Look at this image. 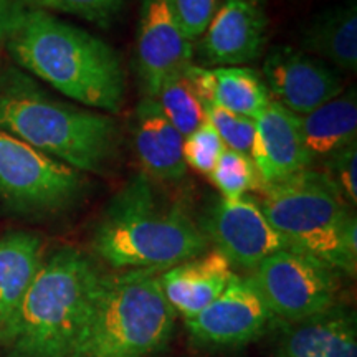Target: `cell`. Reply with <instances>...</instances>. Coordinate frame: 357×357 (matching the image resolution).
I'll use <instances>...</instances> for the list:
<instances>
[{
  "label": "cell",
  "mask_w": 357,
  "mask_h": 357,
  "mask_svg": "<svg viewBox=\"0 0 357 357\" xmlns=\"http://www.w3.org/2000/svg\"><path fill=\"white\" fill-rule=\"evenodd\" d=\"M281 324L275 357H357L356 318L344 307Z\"/></svg>",
  "instance_id": "2e32d148"
},
{
  "label": "cell",
  "mask_w": 357,
  "mask_h": 357,
  "mask_svg": "<svg viewBox=\"0 0 357 357\" xmlns=\"http://www.w3.org/2000/svg\"><path fill=\"white\" fill-rule=\"evenodd\" d=\"M303 144L311 164L339 153L357 136L356 89L341 93L311 113L300 116Z\"/></svg>",
  "instance_id": "d6986e66"
},
{
  "label": "cell",
  "mask_w": 357,
  "mask_h": 357,
  "mask_svg": "<svg viewBox=\"0 0 357 357\" xmlns=\"http://www.w3.org/2000/svg\"><path fill=\"white\" fill-rule=\"evenodd\" d=\"M326 177L331 181V184L336 187L342 199L349 205H356L357 202V142H352L339 153L333 154L331 158L324 160Z\"/></svg>",
  "instance_id": "4316f807"
},
{
  "label": "cell",
  "mask_w": 357,
  "mask_h": 357,
  "mask_svg": "<svg viewBox=\"0 0 357 357\" xmlns=\"http://www.w3.org/2000/svg\"><path fill=\"white\" fill-rule=\"evenodd\" d=\"M25 12L24 0H0V45L7 42Z\"/></svg>",
  "instance_id": "f1b7e54d"
},
{
  "label": "cell",
  "mask_w": 357,
  "mask_h": 357,
  "mask_svg": "<svg viewBox=\"0 0 357 357\" xmlns=\"http://www.w3.org/2000/svg\"><path fill=\"white\" fill-rule=\"evenodd\" d=\"M223 151L225 144L208 121L195 129L190 136L184 137V146H182L185 166L204 176H211Z\"/></svg>",
  "instance_id": "484cf974"
},
{
  "label": "cell",
  "mask_w": 357,
  "mask_h": 357,
  "mask_svg": "<svg viewBox=\"0 0 357 357\" xmlns=\"http://www.w3.org/2000/svg\"><path fill=\"white\" fill-rule=\"evenodd\" d=\"M153 100L182 137L190 136L207 121L202 101L190 86L184 70L160 84Z\"/></svg>",
  "instance_id": "7402d4cb"
},
{
  "label": "cell",
  "mask_w": 357,
  "mask_h": 357,
  "mask_svg": "<svg viewBox=\"0 0 357 357\" xmlns=\"http://www.w3.org/2000/svg\"><path fill=\"white\" fill-rule=\"evenodd\" d=\"M234 266L217 248L182 261L159 273L164 296L182 319H192L220 296L230 280Z\"/></svg>",
  "instance_id": "9a60e30c"
},
{
  "label": "cell",
  "mask_w": 357,
  "mask_h": 357,
  "mask_svg": "<svg viewBox=\"0 0 357 357\" xmlns=\"http://www.w3.org/2000/svg\"><path fill=\"white\" fill-rule=\"evenodd\" d=\"M42 263V236L25 230H10L0 235V342Z\"/></svg>",
  "instance_id": "ac0fdd59"
},
{
  "label": "cell",
  "mask_w": 357,
  "mask_h": 357,
  "mask_svg": "<svg viewBox=\"0 0 357 357\" xmlns=\"http://www.w3.org/2000/svg\"><path fill=\"white\" fill-rule=\"evenodd\" d=\"M208 177L223 199H240L250 192H260L263 187L252 158L227 147Z\"/></svg>",
  "instance_id": "603a6c76"
},
{
  "label": "cell",
  "mask_w": 357,
  "mask_h": 357,
  "mask_svg": "<svg viewBox=\"0 0 357 357\" xmlns=\"http://www.w3.org/2000/svg\"><path fill=\"white\" fill-rule=\"evenodd\" d=\"M250 276L281 323H298L337 306V271L298 250L273 253Z\"/></svg>",
  "instance_id": "ba28073f"
},
{
  "label": "cell",
  "mask_w": 357,
  "mask_h": 357,
  "mask_svg": "<svg viewBox=\"0 0 357 357\" xmlns=\"http://www.w3.org/2000/svg\"><path fill=\"white\" fill-rule=\"evenodd\" d=\"M159 270L102 275L75 357H151L171 342L176 311Z\"/></svg>",
  "instance_id": "5b68a950"
},
{
  "label": "cell",
  "mask_w": 357,
  "mask_h": 357,
  "mask_svg": "<svg viewBox=\"0 0 357 357\" xmlns=\"http://www.w3.org/2000/svg\"><path fill=\"white\" fill-rule=\"evenodd\" d=\"M91 245L116 270L164 271L202 255L211 243L189 212L141 172L106 207Z\"/></svg>",
  "instance_id": "7a4b0ae2"
},
{
  "label": "cell",
  "mask_w": 357,
  "mask_h": 357,
  "mask_svg": "<svg viewBox=\"0 0 357 357\" xmlns=\"http://www.w3.org/2000/svg\"><path fill=\"white\" fill-rule=\"evenodd\" d=\"M83 172L0 128V204L25 217L68 211L84 194Z\"/></svg>",
  "instance_id": "52a82bcc"
},
{
  "label": "cell",
  "mask_w": 357,
  "mask_h": 357,
  "mask_svg": "<svg viewBox=\"0 0 357 357\" xmlns=\"http://www.w3.org/2000/svg\"><path fill=\"white\" fill-rule=\"evenodd\" d=\"M275 321L252 276L234 275L220 296L184 324L195 344L234 349L255 341Z\"/></svg>",
  "instance_id": "9c48e42d"
},
{
  "label": "cell",
  "mask_w": 357,
  "mask_h": 357,
  "mask_svg": "<svg viewBox=\"0 0 357 357\" xmlns=\"http://www.w3.org/2000/svg\"><path fill=\"white\" fill-rule=\"evenodd\" d=\"M6 43L17 63L61 95L95 111H121L126 75L118 53L101 38L33 8Z\"/></svg>",
  "instance_id": "6da1fadb"
},
{
  "label": "cell",
  "mask_w": 357,
  "mask_h": 357,
  "mask_svg": "<svg viewBox=\"0 0 357 357\" xmlns=\"http://www.w3.org/2000/svg\"><path fill=\"white\" fill-rule=\"evenodd\" d=\"M307 55L331 61L347 71L357 68V10L356 3L329 8L319 13L303 33Z\"/></svg>",
  "instance_id": "ffe728a7"
},
{
  "label": "cell",
  "mask_w": 357,
  "mask_h": 357,
  "mask_svg": "<svg viewBox=\"0 0 357 357\" xmlns=\"http://www.w3.org/2000/svg\"><path fill=\"white\" fill-rule=\"evenodd\" d=\"M172 10L185 37L194 42L202 37L222 0H171Z\"/></svg>",
  "instance_id": "83f0119b"
},
{
  "label": "cell",
  "mask_w": 357,
  "mask_h": 357,
  "mask_svg": "<svg viewBox=\"0 0 357 357\" xmlns=\"http://www.w3.org/2000/svg\"><path fill=\"white\" fill-rule=\"evenodd\" d=\"M35 10H55L108 26L119 15L124 0H24Z\"/></svg>",
  "instance_id": "d4e9b609"
},
{
  "label": "cell",
  "mask_w": 357,
  "mask_h": 357,
  "mask_svg": "<svg viewBox=\"0 0 357 357\" xmlns=\"http://www.w3.org/2000/svg\"><path fill=\"white\" fill-rule=\"evenodd\" d=\"M132 142L144 174L149 177L178 181L185 176L184 137L167 121L153 98L146 96L134 109Z\"/></svg>",
  "instance_id": "e0dca14e"
},
{
  "label": "cell",
  "mask_w": 357,
  "mask_h": 357,
  "mask_svg": "<svg viewBox=\"0 0 357 357\" xmlns=\"http://www.w3.org/2000/svg\"><path fill=\"white\" fill-rule=\"evenodd\" d=\"M258 204L293 250L323 261L337 273H356V217L323 172L305 169L263 185Z\"/></svg>",
  "instance_id": "8992f818"
},
{
  "label": "cell",
  "mask_w": 357,
  "mask_h": 357,
  "mask_svg": "<svg viewBox=\"0 0 357 357\" xmlns=\"http://www.w3.org/2000/svg\"><path fill=\"white\" fill-rule=\"evenodd\" d=\"M266 29L261 6L250 0H223L200 38V58L215 68L252 63L261 55Z\"/></svg>",
  "instance_id": "4fadbf2b"
},
{
  "label": "cell",
  "mask_w": 357,
  "mask_h": 357,
  "mask_svg": "<svg viewBox=\"0 0 357 357\" xmlns=\"http://www.w3.org/2000/svg\"><path fill=\"white\" fill-rule=\"evenodd\" d=\"M250 2L257 3V6H261V3H263V2H265V0H250Z\"/></svg>",
  "instance_id": "f546056e"
},
{
  "label": "cell",
  "mask_w": 357,
  "mask_h": 357,
  "mask_svg": "<svg viewBox=\"0 0 357 357\" xmlns=\"http://www.w3.org/2000/svg\"><path fill=\"white\" fill-rule=\"evenodd\" d=\"M215 78V101L231 113L257 119L271 101L261 75L247 66L212 68Z\"/></svg>",
  "instance_id": "44dd1931"
},
{
  "label": "cell",
  "mask_w": 357,
  "mask_h": 357,
  "mask_svg": "<svg viewBox=\"0 0 357 357\" xmlns=\"http://www.w3.org/2000/svg\"><path fill=\"white\" fill-rule=\"evenodd\" d=\"M136 53L137 73L149 98L192 63L194 47L178 25L171 0H142Z\"/></svg>",
  "instance_id": "7c38bea8"
},
{
  "label": "cell",
  "mask_w": 357,
  "mask_h": 357,
  "mask_svg": "<svg viewBox=\"0 0 357 357\" xmlns=\"http://www.w3.org/2000/svg\"><path fill=\"white\" fill-rule=\"evenodd\" d=\"M200 230L231 266L242 270L253 271L265 258L291 248L266 220L260 204L252 195L217 200L208 208Z\"/></svg>",
  "instance_id": "30bf717a"
},
{
  "label": "cell",
  "mask_w": 357,
  "mask_h": 357,
  "mask_svg": "<svg viewBox=\"0 0 357 357\" xmlns=\"http://www.w3.org/2000/svg\"><path fill=\"white\" fill-rule=\"evenodd\" d=\"M0 128L79 172H105L119 146L113 116L58 101L19 75L0 82Z\"/></svg>",
  "instance_id": "277c9868"
},
{
  "label": "cell",
  "mask_w": 357,
  "mask_h": 357,
  "mask_svg": "<svg viewBox=\"0 0 357 357\" xmlns=\"http://www.w3.org/2000/svg\"><path fill=\"white\" fill-rule=\"evenodd\" d=\"M101 276L78 248L61 247L43 258L0 342L8 357H75Z\"/></svg>",
  "instance_id": "3957f363"
},
{
  "label": "cell",
  "mask_w": 357,
  "mask_h": 357,
  "mask_svg": "<svg viewBox=\"0 0 357 357\" xmlns=\"http://www.w3.org/2000/svg\"><path fill=\"white\" fill-rule=\"evenodd\" d=\"M205 116L227 149L250 155L255 139V119L227 111L218 105H205Z\"/></svg>",
  "instance_id": "cb8c5ba5"
},
{
  "label": "cell",
  "mask_w": 357,
  "mask_h": 357,
  "mask_svg": "<svg viewBox=\"0 0 357 357\" xmlns=\"http://www.w3.org/2000/svg\"><path fill=\"white\" fill-rule=\"evenodd\" d=\"M261 184L280 182L311 166L303 144L300 116L270 101L255 119L252 153Z\"/></svg>",
  "instance_id": "5bb4252c"
},
{
  "label": "cell",
  "mask_w": 357,
  "mask_h": 357,
  "mask_svg": "<svg viewBox=\"0 0 357 357\" xmlns=\"http://www.w3.org/2000/svg\"><path fill=\"white\" fill-rule=\"evenodd\" d=\"M263 82L275 101L305 116L342 93L344 82L319 58L291 47H275L263 61Z\"/></svg>",
  "instance_id": "8fae6325"
}]
</instances>
